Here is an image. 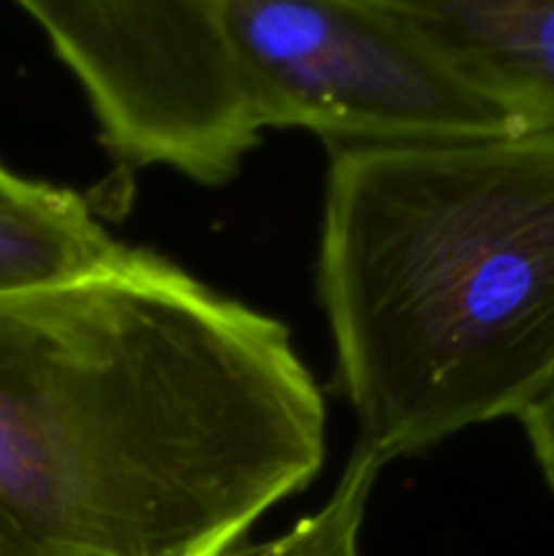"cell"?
<instances>
[{"label": "cell", "mask_w": 554, "mask_h": 556, "mask_svg": "<svg viewBox=\"0 0 554 556\" xmlns=\"http://www.w3.org/2000/svg\"><path fill=\"white\" fill-rule=\"evenodd\" d=\"M324 456L286 324L163 255L0 296V556H223Z\"/></svg>", "instance_id": "1"}, {"label": "cell", "mask_w": 554, "mask_h": 556, "mask_svg": "<svg viewBox=\"0 0 554 556\" xmlns=\"http://www.w3.org/2000/svg\"><path fill=\"white\" fill-rule=\"evenodd\" d=\"M318 293L386 462L554 383V134L329 147Z\"/></svg>", "instance_id": "2"}, {"label": "cell", "mask_w": 554, "mask_h": 556, "mask_svg": "<svg viewBox=\"0 0 554 556\" xmlns=\"http://www.w3.org/2000/svg\"><path fill=\"white\" fill-rule=\"evenodd\" d=\"M221 36L259 130L337 144L538 134L459 54L380 0H223Z\"/></svg>", "instance_id": "3"}, {"label": "cell", "mask_w": 554, "mask_h": 556, "mask_svg": "<svg viewBox=\"0 0 554 556\" xmlns=\"http://www.w3.org/2000/svg\"><path fill=\"white\" fill-rule=\"evenodd\" d=\"M76 76L123 166L237 177L261 130L221 36L223 0H11Z\"/></svg>", "instance_id": "4"}, {"label": "cell", "mask_w": 554, "mask_h": 556, "mask_svg": "<svg viewBox=\"0 0 554 556\" xmlns=\"http://www.w3.org/2000/svg\"><path fill=\"white\" fill-rule=\"evenodd\" d=\"M158 258L114 239L76 190L0 163V296L136 271Z\"/></svg>", "instance_id": "5"}, {"label": "cell", "mask_w": 554, "mask_h": 556, "mask_svg": "<svg viewBox=\"0 0 554 556\" xmlns=\"http://www.w3.org/2000/svg\"><path fill=\"white\" fill-rule=\"evenodd\" d=\"M554 134V0H380Z\"/></svg>", "instance_id": "6"}, {"label": "cell", "mask_w": 554, "mask_h": 556, "mask_svg": "<svg viewBox=\"0 0 554 556\" xmlns=\"http://www.w3.org/2000/svg\"><path fill=\"white\" fill-rule=\"evenodd\" d=\"M383 465L386 459L378 451L356 443L340 483L315 514L299 519L291 530L272 541H242L223 556H362L358 538L364 514Z\"/></svg>", "instance_id": "7"}, {"label": "cell", "mask_w": 554, "mask_h": 556, "mask_svg": "<svg viewBox=\"0 0 554 556\" xmlns=\"http://www.w3.org/2000/svg\"><path fill=\"white\" fill-rule=\"evenodd\" d=\"M543 481L554 492V383L519 416Z\"/></svg>", "instance_id": "8"}]
</instances>
